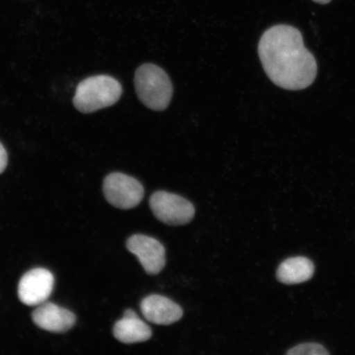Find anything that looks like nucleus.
Returning a JSON list of instances; mask_svg holds the SVG:
<instances>
[{"mask_svg":"<svg viewBox=\"0 0 355 355\" xmlns=\"http://www.w3.org/2000/svg\"><path fill=\"white\" fill-rule=\"evenodd\" d=\"M150 207L157 219L168 225H184L195 216V207L189 200L166 191L154 193Z\"/></svg>","mask_w":355,"mask_h":355,"instance_id":"5","label":"nucleus"},{"mask_svg":"<svg viewBox=\"0 0 355 355\" xmlns=\"http://www.w3.org/2000/svg\"><path fill=\"white\" fill-rule=\"evenodd\" d=\"M259 55L270 81L286 90H303L317 77L316 60L294 26L277 25L266 31L260 39Z\"/></svg>","mask_w":355,"mask_h":355,"instance_id":"1","label":"nucleus"},{"mask_svg":"<svg viewBox=\"0 0 355 355\" xmlns=\"http://www.w3.org/2000/svg\"><path fill=\"white\" fill-rule=\"evenodd\" d=\"M8 166V153L6 148L1 143H0V174L6 171Z\"/></svg>","mask_w":355,"mask_h":355,"instance_id":"13","label":"nucleus"},{"mask_svg":"<svg viewBox=\"0 0 355 355\" xmlns=\"http://www.w3.org/2000/svg\"><path fill=\"white\" fill-rule=\"evenodd\" d=\"M113 333L115 338L123 344L144 343L153 336L152 329L139 317L123 318L114 324Z\"/></svg>","mask_w":355,"mask_h":355,"instance_id":"11","label":"nucleus"},{"mask_svg":"<svg viewBox=\"0 0 355 355\" xmlns=\"http://www.w3.org/2000/svg\"><path fill=\"white\" fill-rule=\"evenodd\" d=\"M122 92L121 84L116 79L108 75H96L78 84L73 105L81 113H94L116 103Z\"/></svg>","mask_w":355,"mask_h":355,"instance_id":"2","label":"nucleus"},{"mask_svg":"<svg viewBox=\"0 0 355 355\" xmlns=\"http://www.w3.org/2000/svg\"><path fill=\"white\" fill-rule=\"evenodd\" d=\"M137 95L146 107L161 111L170 105L173 87L168 74L159 67L146 64L137 69L135 78Z\"/></svg>","mask_w":355,"mask_h":355,"instance_id":"3","label":"nucleus"},{"mask_svg":"<svg viewBox=\"0 0 355 355\" xmlns=\"http://www.w3.org/2000/svg\"><path fill=\"white\" fill-rule=\"evenodd\" d=\"M33 320L44 331L65 333L75 325L76 317L68 309L44 302L33 313Z\"/></svg>","mask_w":355,"mask_h":355,"instance_id":"9","label":"nucleus"},{"mask_svg":"<svg viewBox=\"0 0 355 355\" xmlns=\"http://www.w3.org/2000/svg\"><path fill=\"white\" fill-rule=\"evenodd\" d=\"M288 355H326L329 352L320 344L306 343L300 344L288 350Z\"/></svg>","mask_w":355,"mask_h":355,"instance_id":"12","label":"nucleus"},{"mask_svg":"<svg viewBox=\"0 0 355 355\" xmlns=\"http://www.w3.org/2000/svg\"><path fill=\"white\" fill-rule=\"evenodd\" d=\"M141 311L146 320L157 325H171L183 317V309L165 296L153 295L141 300Z\"/></svg>","mask_w":355,"mask_h":355,"instance_id":"8","label":"nucleus"},{"mask_svg":"<svg viewBox=\"0 0 355 355\" xmlns=\"http://www.w3.org/2000/svg\"><path fill=\"white\" fill-rule=\"evenodd\" d=\"M55 278L46 269L35 268L24 275L19 284V298L22 304L39 306L46 302L54 288Z\"/></svg>","mask_w":355,"mask_h":355,"instance_id":"6","label":"nucleus"},{"mask_svg":"<svg viewBox=\"0 0 355 355\" xmlns=\"http://www.w3.org/2000/svg\"><path fill=\"white\" fill-rule=\"evenodd\" d=\"M313 261L304 257H291L279 266L277 277L279 282L286 285L303 283L313 276Z\"/></svg>","mask_w":355,"mask_h":355,"instance_id":"10","label":"nucleus"},{"mask_svg":"<svg viewBox=\"0 0 355 355\" xmlns=\"http://www.w3.org/2000/svg\"><path fill=\"white\" fill-rule=\"evenodd\" d=\"M126 246L148 275H157L165 268V247L157 239L148 235L135 234L128 239Z\"/></svg>","mask_w":355,"mask_h":355,"instance_id":"7","label":"nucleus"},{"mask_svg":"<svg viewBox=\"0 0 355 355\" xmlns=\"http://www.w3.org/2000/svg\"><path fill=\"white\" fill-rule=\"evenodd\" d=\"M103 193L110 205L128 210L139 205L144 197V188L135 178L114 172L105 178Z\"/></svg>","mask_w":355,"mask_h":355,"instance_id":"4","label":"nucleus"},{"mask_svg":"<svg viewBox=\"0 0 355 355\" xmlns=\"http://www.w3.org/2000/svg\"><path fill=\"white\" fill-rule=\"evenodd\" d=\"M313 1L322 4H327L329 3L331 0H313Z\"/></svg>","mask_w":355,"mask_h":355,"instance_id":"14","label":"nucleus"}]
</instances>
